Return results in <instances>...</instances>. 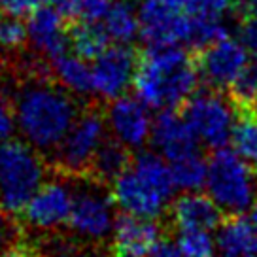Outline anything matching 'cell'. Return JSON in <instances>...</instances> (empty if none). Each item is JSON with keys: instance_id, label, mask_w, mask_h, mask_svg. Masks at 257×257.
Segmentation results:
<instances>
[{"instance_id": "obj_11", "label": "cell", "mask_w": 257, "mask_h": 257, "mask_svg": "<svg viewBox=\"0 0 257 257\" xmlns=\"http://www.w3.org/2000/svg\"><path fill=\"white\" fill-rule=\"evenodd\" d=\"M91 66L95 93L106 100H113L125 95V91L133 85L138 66V53L127 44L108 46Z\"/></svg>"}, {"instance_id": "obj_10", "label": "cell", "mask_w": 257, "mask_h": 257, "mask_svg": "<svg viewBox=\"0 0 257 257\" xmlns=\"http://www.w3.org/2000/svg\"><path fill=\"white\" fill-rule=\"evenodd\" d=\"M140 38L148 46H178L189 40L191 17L165 0H142L138 6Z\"/></svg>"}, {"instance_id": "obj_1", "label": "cell", "mask_w": 257, "mask_h": 257, "mask_svg": "<svg viewBox=\"0 0 257 257\" xmlns=\"http://www.w3.org/2000/svg\"><path fill=\"white\" fill-rule=\"evenodd\" d=\"M17 131L25 142L38 152H57L80 110L70 91L55 85L49 78L31 74L12 96Z\"/></svg>"}, {"instance_id": "obj_2", "label": "cell", "mask_w": 257, "mask_h": 257, "mask_svg": "<svg viewBox=\"0 0 257 257\" xmlns=\"http://www.w3.org/2000/svg\"><path fill=\"white\" fill-rule=\"evenodd\" d=\"M195 55L178 46H148L138 55L135 95L152 110L178 108L197 91Z\"/></svg>"}, {"instance_id": "obj_38", "label": "cell", "mask_w": 257, "mask_h": 257, "mask_svg": "<svg viewBox=\"0 0 257 257\" xmlns=\"http://www.w3.org/2000/svg\"><path fill=\"white\" fill-rule=\"evenodd\" d=\"M42 4H55V2H61V0H38Z\"/></svg>"}, {"instance_id": "obj_32", "label": "cell", "mask_w": 257, "mask_h": 257, "mask_svg": "<svg viewBox=\"0 0 257 257\" xmlns=\"http://www.w3.org/2000/svg\"><path fill=\"white\" fill-rule=\"evenodd\" d=\"M38 4H40L38 0H6L2 12L16 17H29L38 8Z\"/></svg>"}, {"instance_id": "obj_39", "label": "cell", "mask_w": 257, "mask_h": 257, "mask_svg": "<svg viewBox=\"0 0 257 257\" xmlns=\"http://www.w3.org/2000/svg\"><path fill=\"white\" fill-rule=\"evenodd\" d=\"M53 257H72V255H70V253H63V251H59V253L53 255Z\"/></svg>"}, {"instance_id": "obj_29", "label": "cell", "mask_w": 257, "mask_h": 257, "mask_svg": "<svg viewBox=\"0 0 257 257\" xmlns=\"http://www.w3.org/2000/svg\"><path fill=\"white\" fill-rule=\"evenodd\" d=\"M16 131L17 121L14 100H12V96L6 95V91L0 89V144L12 140Z\"/></svg>"}, {"instance_id": "obj_41", "label": "cell", "mask_w": 257, "mask_h": 257, "mask_svg": "<svg viewBox=\"0 0 257 257\" xmlns=\"http://www.w3.org/2000/svg\"><path fill=\"white\" fill-rule=\"evenodd\" d=\"M221 257H227V255H221Z\"/></svg>"}, {"instance_id": "obj_27", "label": "cell", "mask_w": 257, "mask_h": 257, "mask_svg": "<svg viewBox=\"0 0 257 257\" xmlns=\"http://www.w3.org/2000/svg\"><path fill=\"white\" fill-rule=\"evenodd\" d=\"M229 91H231V100L236 104L257 106V55L249 59L238 80L234 81Z\"/></svg>"}, {"instance_id": "obj_15", "label": "cell", "mask_w": 257, "mask_h": 257, "mask_svg": "<svg viewBox=\"0 0 257 257\" xmlns=\"http://www.w3.org/2000/svg\"><path fill=\"white\" fill-rule=\"evenodd\" d=\"M108 125L112 128L113 138L127 148H142L152 137L153 121L150 117L148 106L140 98L133 96H119L110 100L108 108Z\"/></svg>"}, {"instance_id": "obj_5", "label": "cell", "mask_w": 257, "mask_h": 257, "mask_svg": "<svg viewBox=\"0 0 257 257\" xmlns=\"http://www.w3.org/2000/svg\"><path fill=\"white\" fill-rule=\"evenodd\" d=\"M206 187L225 216L244 214L255 204L257 170L234 150L219 148L208 159Z\"/></svg>"}, {"instance_id": "obj_18", "label": "cell", "mask_w": 257, "mask_h": 257, "mask_svg": "<svg viewBox=\"0 0 257 257\" xmlns=\"http://www.w3.org/2000/svg\"><path fill=\"white\" fill-rule=\"evenodd\" d=\"M216 242L227 257H257V231L242 214L225 216L217 227Z\"/></svg>"}, {"instance_id": "obj_35", "label": "cell", "mask_w": 257, "mask_h": 257, "mask_svg": "<svg viewBox=\"0 0 257 257\" xmlns=\"http://www.w3.org/2000/svg\"><path fill=\"white\" fill-rule=\"evenodd\" d=\"M170 8L178 10V12H184L187 16H193L197 12V6H199V0H165Z\"/></svg>"}, {"instance_id": "obj_8", "label": "cell", "mask_w": 257, "mask_h": 257, "mask_svg": "<svg viewBox=\"0 0 257 257\" xmlns=\"http://www.w3.org/2000/svg\"><path fill=\"white\" fill-rule=\"evenodd\" d=\"M87 178V176H83ZM100 182L89 178V185H81L74 191L72 212L68 227L76 234L89 240H102L113 231V199L112 193L106 195Z\"/></svg>"}, {"instance_id": "obj_31", "label": "cell", "mask_w": 257, "mask_h": 257, "mask_svg": "<svg viewBox=\"0 0 257 257\" xmlns=\"http://www.w3.org/2000/svg\"><path fill=\"white\" fill-rule=\"evenodd\" d=\"M17 242H19V229L14 225L12 216L0 208V255Z\"/></svg>"}, {"instance_id": "obj_13", "label": "cell", "mask_w": 257, "mask_h": 257, "mask_svg": "<svg viewBox=\"0 0 257 257\" xmlns=\"http://www.w3.org/2000/svg\"><path fill=\"white\" fill-rule=\"evenodd\" d=\"M161 240V227L155 219L123 212L115 216L110 257H150Z\"/></svg>"}, {"instance_id": "obj_19", "label": "cell", "mask_w": 257, "mask_h": 257, "mask_svg": "<svg viewBox=\"0 0 257 257\" xmlns=\"http://www.w3.org/2000/svg\"><path fill=\"white\" fill-rule=\"evenodd\" d=\"M131 148L119 142L117 138H108L98 148L95 159L91 163V169L87 172V178H93L100 184L113 182L117 176H121L131 167L133 157L128 153Z\"/></svg>"}, {"instance_id": "obj_30", "label": "cell", "mask_w": 257, "mask_h": 257, "mask_svg": "<svg viewBox=\"0 0 257 257\" xmlns=\"http://www.w3.org/2000/svg\"><path fill=\"white\" fill-rule=\"evenodd\" d=\"M238 40L248 53L257 55V17L255 16H242L238 23Z\"/></svg>"}, {"instance_id": "obj_7", "label": "cell", "mask_w": 257, "mask_h": 257, "mask_svg": "<svg viewBox=\"0 0 257 257\" xmlns=\"http://www.w3.org/2000/svg\"><path fill=\"white\" fill-rule=\"evenodd\" d=\"M106 140V117L96 108H87L78 115L72 128L57 148V167L64 176H87L98 148Z\"/></svg>"}, {"instance_id": "obj_25", "label": "cell", "mask_w": 257, "mask_h": 257, "mask_svg": "<svg viewBox=\"0 0 257 257\" xmlns=\"http://www.w3.org/2000/svg\"><path fill=\"white\" fill-rule=\"evenodd\" d=\"M61 12L68 25L72 23H102L110 12L112 0H61Z\"/></svg>"}, {"instance_id": "obj_16", "label": "cell", "mask_w": 257, "mask_h": 257, "mask_svg": "<svg viewBox=\"0 0 257 257\" xmlns=\"http://www.w3.org/2000/svg\"><path fill=\"white\" fill-rule=\"evenodd\" d=\"M27 32L31 46L49 61L68 51V21L59 8L42 4L27 19Z\"/></svg>"}, {"instance_id": "obj_34", "label": "cell", "mask_w": 257, "mask_h": 257, "mask_svg": "<svg viewBox=\"0 0 257 257\" xmlns=\"http://www.w3.org/2000/svg\"><path fill=\"white\" fill-rule=\"evenodd\" d=\"M0 257H42L40 251L31 246V244H25V242H17L12 248H8Z\"/></svg>"}, {"instance_id": "obj_4", "label": "cell", "mask_w": 257, "mask_h": 257, "mask_svg": "<svg viewBox=\"0 0 257 257\" xmlns=\"http://www.w3.org/2000/svg\"><path fill=\"white\" fill-rule=\"evenodd\" d=\"M46 182V163L34 146L12 138L0 144V208L21 217L34 193Z\"/></svg>"}, {"instance_id": "obj_20", "label": "cell", "mask_w": 257, "mask_h": 257, "mask_svg": "<svg viewBox=\"0 0 257 257\" xmlns=\"http://www.w3.org/2000/svg\"><path fill=\"white\" fill-rule=\"evenodd\" d=\"M234 104L231 146L251 169L257 170V106Z\"/></svg>"}, {"instance_id": "obj_3", "label": "cell", "mask_w": 257, "mask_h": 257, "mask_svg": "<svg viewBox=\"0 0 257 257\" xmlns=\"http://www.w3.org/2000/svg\"><path fill=\"white\" fill-rule=\"evenodd\" d=\"M174 191L176 184L165 157L144 152L133 157L131 167L113 180L110 193L121 212L157 219L167 210Z\"/></svg>"}, {"instance_id": "obj_26", "label": "cell", "mask_w": 257, "mask_h": 257, "mask_svg": "<svg viewBox=\"0 0 257 257\" xmlns=\"http://www.w3.org/2000/svg\"><path fill=\"white\" fill-rule=\"evenodd\" d=\"M176 244L187 257H214L217 246L212 231L204 229H180Z\"/></svg>"}, {"instance_id": "obj_12", "label": "cell", "mask_w": 257, "mask_h": 257, "mask_svg": "<svg viewBox=\"0 0 257 257\" xmlns=\"http://www.w3.org/2000/svg\"><path fill=\"white\" fill-rule=\"evenodd\" d=\"M74 185L64 180H49L34 193L21 214L25 225L40 231H51L68 223L74 204Z\"/></svg>"}, {"instance_id": "obj_36", "label": "cell", "mask_w": 257, "mask_h": 257, "mask_svg": "<svg viewBox=\"0 0 257 257\" xmlns=\"http://www.w3.org/2000/svg\"><path fill=\"white\" fill-rule=\"evenodd\" d=\"M234 12L242 16L257 17V0H234Z\"/></svg>"}, {"instance_id": "obj_14", "label": "cell", "mask_w": 257, "mask_h": 257, "mask_svg": "<svg viewBox=\"0 0 257 257\" xmlns=\"http://www.w3.org/2000/svg\"><path fill=\"white\" fill-rule=\"evenodd\" d=\"M152 144L161 157L176 161L189 153L199 152V138L191 125L185 121L184 113L176 108L159 110L152 127Z\"/></svg>"}, {"instance_id": "obj_17", "label": "cell", "mask_w": 257, "mask_h": 257, "mask_svg": "<svg viewBox=\"0 0 257 257\" xmlns=\"http://www.w3.org/2000/svg\"><path fill=\"white\" fill-rule=\"evenodd\" d=\"M170 219L178 231L180 229L214 231L221 225L225 214L210 195L185 191L170 204Z\"/></svg>"}, {"instance_id": "obj_6", "label": "cell", "mask_w": 257, "mask_h": 257, "mask_svg": "<svg viewBox=\"0 0 257 257\" xmlns=\"http://www.w3.org/2000/svg\"><path fill=\"white\" fill-rule=\"evenodd\" d=\"M182 113L204 146L219 150L231 142L234 104L225 100L221 91L212 87L195 91L182 104Z\"/></svg>"}, {"instance_id": "obj_40", "label": "cell", "mask_w": 257, "mask_h": 257, "mask_svg": "<svg viewBox=\"0 0 257 257\" xmlns=\"http://www.w3.org/2000/svg\"><path fill=\"white\" fill-rule=\"evenodd\" d=\"M4 2H6V0H0V12H2V8H4Z\"/></svg>"}, {"instance_id": "obj_28", "label": "cell", "mask_w": 257, "mask_h": 257, "mask_svg": "<svg viewBox=\"0 0 257 257\" xmlns=\"http://www.w3.org/2000/svg\"><path fill=\"white\" fill-rule=\"evenodd\" d=\"M27 40H29L27 23L21 21V17L0 12V49L12 53L23 48Z\"/></svg>"}, {"instance_id": "obj_22", "label": "cell", "mask_w": 257, "mask_h": 257, "mask_svg": "<svg viewBox=\"0 0 257 257\" xmlns=\"http://www.w3.org/2000/svg\"><path fill=\"white\" fill-rule=\"evenodd\" d=\"M68 36L74 53L85 61H95L110 46V36L100 23H72L68 25Z\"/></svg>"}, {"instance_id": "obj_23", "label": "cell", "mask_w": 257, "mask_h": 257, "mask_svg": "<svg viewBox=\"0 0 257 257\" xmlns=\"http://www.w3.org/2000/svg\"><path fill=\"white\" fill-rule=\"evenodd\" d=\"M104 29L110 40L115 44H131L137 36H140V19L138 12L128 2H112L110 12L104 17Z\"/></svg>"}, {"instance_id": "obj_37", "label": "cell", "mask_w": 257, "mask_h": 257, "mask_svg": "<svg viewBox=\"0 0 257 257\" xmlns=\"http://www.w3.org/2000/svg\"><path fill=\"white\" fill-rule=\"evenodd\" d=\"M249 221H251L253 229L257 231V201H255V204L249 208Z\"/></svg>"}, {"instance_id": "obj_33", "label": "cell", "mask_w": 257, "mask_h": 257, "mask_svg": "<svg viewBox=\"0 0 257 257\" xmlns=\"http://www.w3.org/2000/svg\"><path fill=\"white\" fill-rule=\"evenodd\" d=\"M150 257H187V255L180 249L178 244L167 240V238H161V240L157 242V246L152 249Z\"/></svg>"}, {"instance_id": "obj_24", "label": "cell", "mask_w": 257, "mask_h": 257, "mask_svg": "<svg viewBox=\"0 0 257 257\" xmlns=\"http://www.w3.org/2000/svg\"><path fill=\"white\" fill-rule=\"evenodd\" d=\"M170 170L176 189L184 191H199L202 185H206L208 178V159H204L201 153L195 152L176 161H170Z\"/></svg>"}, {"instance_id": "obj_21", "label": "cell", "mask_w": 257, "mask_h": 257, "mask_svg": "<svg viewBox=\"0 0 257 257\" xmlns=\"http://www.w3.org/2000/svg\"><path fill=\"white\" fill-rule=\"evenodd\" d=\"M51 72L55 80L76 95H87L93 93V66L87 64L76 53H63V55L51 59Z\"/></svg>"}, {"instance_id": "obj_9", "label": "cell", "mask_w": 257, "mask_h": 257, "mask_svg": "<svg viewBox=\"0 0 257 257\" xmlns=\"http://www.w3.org/2000/svg\"><path fill=\"white\" fill-rule=\"evenodd\" d=\"M199 74L212 89H231L248 64V49L236 38H221L197 51L195 55Z\"/></svg>"}]
</instances>
